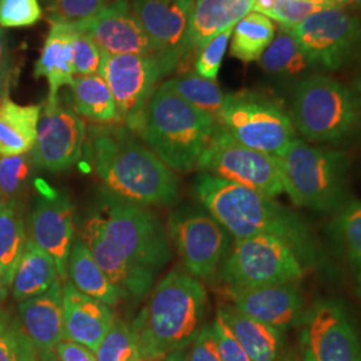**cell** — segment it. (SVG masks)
Here are the masks:
<instances>
[{
    "label": "cell",
    "instance_id": "cell-1",
    "mask_svg": "<svg viewBox=\"0 0 361 361\" xmlns=\"http://www.w3.org/2000/svg\"><path fill=\"white\" fill-rule=\"evenodd\" d=\"M80 238L126 296H146L171 258L168 233L154 213L107 190L85 219Z\"/></svg>",
    "mask_w": 361,
    "mask_h": 361
},
{
    "label": "cell",
    "instance_id": "cell-2",
    "mask_svg": "<svg viewBox=\"0 0 361 361\" xmlns=\"http://www.w3.org/2000/svg\"><path fill=\"white\" fill-rule=\"evenodd\" d=\"M193 189L201 205L233 240L274 235L292 246L307 267L316 261L317 244L310 225L273 197L202 171Z\"/></svg>",
    "mask_w": 361,
    "mask_h": 361
},
{
    "label": "cell",
    "instance_id": "cell-3",
    "mask_svg": "<svg viewBox=\"0 0 361 361\" xmlns=\"http://www.w3.org/2000/svg\"><path fill=\"white\" fill-rule=\"evenodd\" d=\"M91 165L107 192L141 207H170L180 200V180L126 126L94 128Z\"/></svg>",
    "mask_w": 361,
    "mask_h": 361
},
{
    "label": "cell",
    "instance_id": "cell-4",
    "mask_svg": "<svg viewBox=\"0 0 361 361\" xmlns=\"http://www.w3.org/2000/svg\"><path fill=\"white\" fill-rule=\"evenodd\" d=\"M207 292L201 280L174 269L155 285L131 326L143 361H161L186 349L204 326Z\"/></svg>",
    "mask_w": 361,
    "mask_h": 361
},
{
    "label": "cell",
    "instance_id": "cell-5",
    "mask_svg": "<svg viewBox=\"0 0 361 361\" xmlns=\"http://www.w3.org/2000/svg\"><path fill=\"white\" fill-rule=\"evenodd\" d=\"M219 122L183 101L162 83L155 89L135 129L143 143L173 171L197 169Z\"/></svg>",
    "mask_w": 361,
    "mask_h": 361
},
{
    "label": "cell",
    "instance_id": "cell-6",
    "mask_svg": "<svg viewBox=\"0 0 361 361\" xmlns=\"http://www.w3.org/2000/svg\"><path fill=\"white\" fill-rule=\"evenodd\" d=\"M284 192L298 207L338 213L350 202L349 157L296 138L277 157Z\"/></svg>",
    "mask_w": 361,
    "mask_h": 361
},
{
    "label": "cell",
    "instance_id": "cell-7",
    "mask_svg": "<svg viewBox=\"0 0 361 361\" xmlns=\"http://www.w3.org/2000/svg\"><path fill=\"white\" fill-rule=\"evenodd\" d=\"M289 116L310 142H340L361 128V95L335 78L310 74L297 80Z\"/></svg>",
    "mask_w": 361,
    "mask_h": 361
},
{
    "label": "cell",
    "instance_id": "cell-8",
    "mask_svg": "<svg viewBox=\"0 0 361 361\" xmlns=\"http://www.w3.org/2000/svg\"><path fill=\"white\" fill-rule=\"evenodd\" d=\"M217 122L237 142L276 157L283 154L297 138L296 129L283 104L258 91L225 95Z\"/></svg>",
    "mask_w": 361,
    "mask_h": 361
},
{
    "label": "cell",
    "instance_id": "cell-9",
    "mask_svg": "<svg viewBox=\"0 0 361 361\" xmlns=\"http://www.w3.org/2000/svg\"><path fill=\"white\" fill-rule=\"evenodd\" d=\"M307 265L296 250L274 235L234 240L219 276L228 288L298 283Z\"/></svg>",
    "mask_w": 361,
    "mask_h": 361
},
{
    "label": "cell",
    "instance_id": "cell-10",
    "mask_svg": "<svg viewBox=\"0 0 361 361\" xmlns=\"http://www.w3.org/2000/svg\"><path fill=\"white\" fill-rule=\"evenodd\" d=\"M178 59L170 55H107L101 77L116 101L118 119L128 129H135L158 82L176 71Z\"/></svg>",
    "mask_w": 361,
    "mask_h": 361
},
{
    "label": "cell",
    "instance_id": "cell-11",
    "mask_svg": "<svg viewBox=\"0 0 361 361\" xmlns=\"http://www.w3.org/2000/svg\"><path fill=\"white\" fill-rule=\"evenodd\" d=\"M197 169L273 198L284 193L277 157L237 142L219 125L201 155Z\"/></svg>",
    "mask_w": 361,
    "mask_h": 361
},
{
    "label": "cell",
    "instance_id": "cell-12",
    "mask_svg": "<svg viewBox=\"0 0 361 361\" xmlns=\"http://www.w3.org/2000/svg\"><path fill=\"white\" fill-rule=\"evenodd\" d=\"M169 232L185 271L201 281L212 280L219 273L233 245L232 235L202 210L174 213Z\"/></svg>",
    "mask_w": 361,
    "mask_h": 361
},
{
    "label": "cell",
    "instance_id": "cell-13",
    "mask_svg": "<svg viewBox=\"0 0 361 361\" xmlns=\"http://www.w3.org/2000/svg\"><path fill=\"white\" fill-rule=\"evenodd\" d=\"M314 68L335 71L361 46V19L341 8L325 7L290 28Z\"/></svg>",
    "mask_w": 361,
    "mask_h": 361
},
{
    "label": "cell",
    "instance_id": "cell-14",
    "mask_svg": "<svg viewBox=\"0 0 361 361\" xmlns=\"http://www.w3.org/2000/svg\"><path fill=\"white\" fill-rule=\"evenodd\" d=\"M300 325L302 361H361L360 337L340 302H314Z\"/></svg>",
    "mask_w": 361,
    "mask_h": 361
},
{
    "label": "cell",
    "instance_id": "cell-15",
    "mask_svg": "<svg viewBox=\"0 0 361 361\" xmlns=\"http://www.w3.org/2000/svg\"><path fill=\"white\" fill-rule=\"evenodd\" d=\"M86 142L85 121L56 101L42 106L37 141L30 152L37 168L65 171L80 159Z\"/></svg>",
    "mask_w": 361,
    "mask_h": 361
},
{
    "label": "cell",
    "instance_id": "cell-16",
    "mask_svg": "<svg viewBox=\"0 0 361 361\" xmlns=\"http://www.w3.org/2000/svg\"><path fill=\"white\" fill-rule=\"evenodd\" d=\"M74 207L61 193L40 195L28 221V240L35 243L55 261L59 279L67 281L68 256L75 237Z\"/></svg>",
    "mask_w": 361,
    "mask_h": 361
},
{
    "label": "cell",
    "instance_id": "cell-17",
    "mask_svg": "<svg viewBox=\"0 0 361 361\" xmlns=\"http://www.w3.org/2000/svg\"><path fill=\"white\" fill-rule=\"evenodd\" d=\"M233 307L283 334L301 324L305 300L298 283L267 285L258 288H228Z\"/></svg>",
    "mask_w": 361,
    "mask_h": 361
},
{
    "label": "cell",
    "instance_id": "cell-18",
    "mask_svg": "<svg viewBox=\"0 0 361 361\" xmlns=\"http://www.w3.org/2000/svg\"><path fill=\"white\" fill-rule=\"evenodd\" d=\"M107 55H157L154 43L131 11L128 0L109 3L89 22L79 25Z\"/></svg>",
    "mask_w": 361,
    "mask_h": 361
},
{
    "label": "cell",
    "instance_id": "cell-19",
    "mask_svg": "<svg viewBox=\"0 0 361 361\" xmlns=\"http://www.w3.org/2000/svg\"><path fill=\"white\" fill-rule=\"evenodd\" d=\"M193 7L194 0H133L131 11L158 52L174 56L180 63V49Z\"/></svg>",
    "mask_w": 361,
    "mask_h": 361
},
{
    "label": "cell",
    "instance_id": "cell-20",
    "mask_svg": "<svg viewBox=\"0 0 361 361\" xmlns=\"http://www.w3.org/2000/svg\"><path fill=\"white\" fill-rule=\"evenodd\" d=\"M255 0H197L189 26L180 49V63L183 68L190 59H195L210 40L226 28L234 27L250 13Z\"/></svg>",
    "mask_w": 361,
    "mask_h": 361
},
{
    "label": "cell",
    "instance_id": "cell-21",
    "mask_svg": "<svg viewBox=\"0 0 361 361\" xmlns=\"http://www.w3.org/2000/svg\"><path fill=\"white\" fill-rule=\"evenodd\" d=\"M63 340L85 345L94 353L116 320L110 307L63 284Z\"/></svg>",
    "mask_w": 361,
    "mask_h": 361
},
{
    "label": "cell",
    "instance_id": "cell-22",
    "mask_svg": "<svg viewBox=\"0 0 361 361\" xmlns=\"http://www.w3.org/2000/svg\"><path fill=\"white\" fill-rule=\"evenodd\" d=\"M63 281L58 279L49 290L18 304V316L38 352L54 350L63 340Z\"/></svg>",
    "mask_w": 361,
    "mask_h": 361
},
{
    "label": "cell",
    "instance_id": "cell-23",
    "mask_svg": "<svg viewBox=\"0 0 361 361\" xmlns=\"http://www.w3.org/2000/svg\"><path fill=\"white\" fill-rule=\"evenodd\" d=\"M77 32L78 25L51 23L34 66V77L46 78L49 82L50 91L47 101L59 99L58 94L61 87L70 86L74 79L73 40Z\"/></svg>",
    "mask_w": 361,
    "mask_h": 361
},
{
    "label": "cell",
    "instance_id": "cell-24",
    "mask_svg": "<svg viewBox=\"0 0 361 361\" xmlns=\"http://www.w3.org/2000/svg\"><path fill=\"white\" fill-rule=\"evenodd\" d=\"M252 361H280L283 332L247 316L243 310L224 304L217 310Z\"/></svg>",
    "mask_w": 361,
    "mask_h": 361
},
{
    "label": "cell",
    "instance_id": "cell-25",
    "mask_svg": "<svg viewBox=\"0 0 361 361\" xmlns=\"http://www.w3.org/2000/svg\"><path fill=\"white\" fill-rule=\"evenodd\" d=\"M67 276L68 281L79 292L101 301L110 308L118 305L119 301L126 297L109 280L80 235L74 240L71 246Z\"/></svg>",
    "mask_w": 361,
    "mask_h": 361
},
{
    "label": "cell",
    "instance_id": "cell-26",
    "mask_svg": "<svg viewBox=\"0 0 361 361\" xmlns=\"http://www.w3.org/2000/svg\"><path fill=\"white\" fill-rule=\"evenodd\" d=\"M42 106L19 104L10 99L0 109V158L27 154L32 150Z\"/></svg>",
    "mask_w": 361,
    "mask_h": 361
},
{
    "label": "cell",
    "instance_id": "cell-27",
    "mask_svg": "<svg viewBox=\"0 0 361 361\" xmlns=\"http://www.w3.org/2000/svg\"><path fill=\"white\" fill-rule=\"evenodd\" d=\"M58 279L59 274L51 256L31 240H27L25 252L13 274V300L22 302L39 296L49 290Z\"/></svg>",
    "mask_w": 361,
    "mask_h": 361
},
{
    "label": "cell",
    "instance_id": "cell-28",
    "mask_svg": "<svg viewBox=\"0 0 361 361\" xmlns=\"http://www.w3.org/2000/svg\"><path fill=\"white\" fill-rule=\"evenodd\" d=\"M261 68L271 77L279 79H302L310 75L314 66L298 46L290 28L281 27L276 32L269 47L259 58Z\"/></svg>",
    "mask_w": 361,
    "mask_h": 361
},
{
    "label": "cell",
    "instance_id": "cell-29",
    "mask_svg": "<svg viewBox=\"0 0 361 361\" xmlns=\"http://www.w3.org/2000/svg\"><path fill=\"white\" fill-rule=\"evenodd\" d=\"M73 110L95 123L119 122L116 101L104 77H77L70 83Z\"/></svg>",
    "mask_w": 361,
    "mask_h": 361
},
{
    "label": "cell",
    "instance_id": "cell-30",
    "mask_svg": "<svg viewBox=\"0 0 361 361\" xmlns=\"http://www.w3.org/2000/svg\"><path fill=\"white\" fill-rule=\"evenodd\" d=\"M27 240L26 225L20 207L0 202V277L10 289Z\"/></svg>",
    "mask_w": 361,
    "mask_h": 361
},
{
    "label": "cell",
    "instance_id": "cell-31",
    "mask_svg": "<svg viewBox=\"0 0 361 361\" xmlns=\"http://www.w3.org/2000/svg\"><path fill=\"white\" fill-rule=\"evenodd\" d=\"M277 27L271 18L258 13H249L233 28L231 55L241 62L259 61L276 37Z\"/></svg>",
    "mask_w": 361,
    "mask_h": 361
},
{
    "label": "cell",
    "instance_id": "cell-32",
    "mask_svg": "<svg viewBox=\"0 0 361 361\" xmlns=\"http://www.w3.org/2000/svg\"><path fill=\"white\" fill-rule=\"evenodd\" d=\"M164 85L183 101L205 111L217 121L225 94L219 89L216 80L205 79L188 71L169 79Z\"/></svg>",
    "mask_w": 361,
    "mask_h": 361
},
{
    "label": "cell",
    "instance_id": "cell-33",
    "mask_svg": "<svg viewBox=\"0 0 361 361\" xmlns=\"http://www.w3.org/2000/svg\"><path fill=\"white\" fill-rule=\"evenodd\" d=\"M34 168L30 153L0 158V202L20 207L31 186Z\"/></svg>",
    "mask_w": 361,
    "mask_h": 361
},
{
    "label": "cell",
    "instance_id": "cell-34",
    "mask_svg": "<svg viewBox=\"0 0 361 361\" xmlns=\"http://www.w3.org/2000/svg\"><path fill=\"white\" fill-rule=\"evenodd\" d=\"M38 357L19 316L0 310V361H38Z\"/></svg>",
    "mask_w": 361,
    "mask_h": 361
},
{
    "label": "cell",
    "instance_id": "cell-35",
    "mask_svg": "<svg viewBox=\"0 0 361 361\" xmlns=\"http://www.w3.org/2000/svg\"><path fill=\"white\" fill-rule=\"evenodd\" d=\"M334 231L356 271L361 293V202L350 201L337 213Z\"/></svg>",
    "mask_w": 361,
    "mask_h": 361
},
{
    "label": "cell",
    "instance_id": "cell-36",
    "mask_svg": "<svg viewBox=\"0 0 361 361\" xmlns=\"http://www.w3.org/2000/svg\"><path fill=\"white\" fill-rule=\"evenodd\" d=\"M98 361H137L140 359L131 326L116 319L95 352Z\"/></svg>",
    "mask_w": 361,
    "mask_h": 361
},
{
    "label": "cell",
    "instance_id": "cell-37",
    "mask_svg": "<svg viewBox=\"0 0 361 361\" xmlns=\"http://www.w3.org/2000/svg\"><path fill=\"white\" fill-rule=\"evenodd\" d=\"M50 23L83 25L101 13L110 0H43Z\"/></svg>",
    "mask_w": 361,
    "mask_h": 361
},
{
    "label": "cell",
    "instance_id": "cell-38",
    "mask_svg": "<svg viewBox=\"0 0 361 361\" xmlns=\"http://www.w3.org/2000/svg\"><path fill=\"white\" fill-rule=\"evenodd\" d=\"M106 52L92 40L87 32L80 30L78 25V32L73 40V66L74 75L91 77L101 75Z\"/></svg>",
    "mask_w": 361,
    "mask_h": 361
},
{
    "label": "cell",
    "instance_id": "cell-39",
    "mask_svg": "<svg viewBox=\"0 0 361 361\" xmlns=\"http://www.w3.org/2000/svg\"><path fill=\"white\" fill-rule=\"evenodd\" d=\"M43 18L40 0H0V27L25 28Z\"/></svg>",
    "mask_w": 361,
    "mask_h": 361
},
{
    "label": "cell",
    "instance_id": "cell-40",
    "mask_svg": "<svg viewBox=\"0 0 361 361\" xmlns=\"http://www.w3.org/2000/svg\"><path fill=\"white\" fill-rule=\"evenodd\" d=\"M233 28L234 27L226 28L224 32H221L213 40H210L207 46L197 54L193 62L197 75L210 79V80L217 79L219 67L226 54L229 40L232 37Z\"/></svg>",
    "mask_w": 361,
    "mask_h": 361
},
{
    "label": "cell",
    "instance_id": "cell-41",
    "mask_svg": "<svg viewBox=\"0 0 361 361\" xmlns=\"http://www.w3.org/2000/svg\"><path fill=\"white\" fill-rule=\"evenodd\" d=\"M328 6L312 4L302 0H273L271 10L265 16L276 20L281 27L293 28L302 23L310 15L322 11Z\"/></svg>",
    "mask_w": 361,
    "mask_h": 361
},
{
    "label": "cell",
    "instance_id": "cell-42",
    "mask_svg": "<svg viewBox=\"0 0 361 361\" xmlns=\"http://www.w3.org/2000/svg\"><path fill=\"white\" fill-rule=\"evenodd\" d=\"M185 361H222L212 324H207L185 349Z\"/></svg>",
    "mask_w": 361,
    "mask_h": 361
},
{
    "label": "cell",
    "instance_id": "cell-43",
    "mask_svg": "<svg viewBox=\"0 0 361 361\" xmlns=\"http://www.w3.org/2000/svg\"><path fill=\"white\" fill-rule=\"evenodd\" d=\"M212 326L222 361H252L219 313Z\"/></svg>",
    "mask_w": 361,
    "mask_h": 361
},
{
    "label": "cell",
    "instance_id": "cell-44",
    "mask_svg": "<svg viewBox=\"0 0 361 361\" xmlns=\"http://www.w3.org/2000/svg\"><path fill=\"white\" fill-rule=\"evenodd\" d=\"M54 353L59 361H98L92 350L68 340L59 341L54 348Z\"/></svg>",
    "mask_w": 361,
    "mask_h": 361
},
{
    "label": "cell",
    "instance_id": "cell-45",
    "mask_svg": "<svg viewBox=\"0 0 361 361\" xmlns=\"http://www.w3.org/2000/svg\"><path fill=\"white\" fill-rule=\"evenodd\" d=\"M13 75L11 63L3 67L0 70V109L4 104V101L8 98L10 94V86H11V78Z\"/></svg>",
    "mask_w": 361,
    "mask_h": 361
},
{
    "label": "cell",
    "instance_id": "cell-46",
    "mask_svg": "<svg viewBox=\"0 0 361 361\" xmlns=\"http://www.w3.org/2000/svg\"><path fill=\"white\" fill-rule=\"evenodd\" d=\"M8 63H11V62H10V56H8L7 38H6V34H4L3 28L0 27V70Z\"/></svg>",
    "mask_w": 361,
    "mask_h": 361
},
{
    "label": "cell",
    "instance_id": "cell-47",
    "mask_svg": "<svg viewBox=\"0 0 361 361\" xmlns=\"http://www.w3.org/2000/svg\"><path fill=\"white\" fill-rule=\"evenodd\" d=\"M331 7L336 8H345V7H359L361 6V0H328Z\"/></svg>",
    "mask_w": 361,
    "mask_h": 361
},
{
    "label": "cell",
    "instance_id": "cell-48",
    "mask_svg": "<svg viewBox=\"0 0 361 361\" xmlns=\"http://www.w3.org/2000/svg\"><path fill=\"white\" fill-rule=\"evenodd\" d=\"M38 361H59L56 355L54 353V350H43L39 352Z\"/></svg>",
    "mask_w": 361,
    "mask_h": 361
},
{
    "label": "cell",
    "instance_id": "cell-49",
    "mask_svg": "<svg viewBox=\"0 0 361 361\" xmlns=\"http://www.w3.org/2000/svg\"><path fill=\"white\" fill-rule=\"evenodd\" d=\"M161 361H185V349L173 352L171 355H169L164 360Z\"/></svg>",
    "mask_w": 361,
    "mask_h": 361
},
{
    "label": "cell",
    "instance_id": "cell-50",
    "mask_svg": "<svg viewBox=\"0 0 361 361\" xmlns=\"http://www.w3.org/2000/svg\"><path fill=\"white\" fill-rule=\"evenodd\" d=\"M11 289L7 286V285L4 284V281L1 280V277H0V305L6 301V298L8 296V292H10Z\"/></svg>",
    "mask_w": 361,
    "mask_h": 361
},
{
    "label": "cell",
    "instance_id": "cell-51",
    "mask_svg": "<svg viewBox=\"0 0 361 361\" xmlns=\"http://www.w3.org/2000/svg\"><path fill=\"white\" fill-rule=\"evenodd\" d=\"M352 89L355 91H357V92L361 95V74L359 77L355 79V82H353V87H352Z\"/></svg>",
    "mask_w": 361,
    "mask_h": 361
},
{
    "label": "cell",
    "instance_id": "cell-52",
    "mask_svg": "<svg viewBox=\"0 0 361 361\" xmlns=\"http://www.w3.org/2000/svg\"><path fill=\"white\" fill-rule=\"evenodd\" d=\"M302 1H308V3H312V4H320V6H328V7H331L329 3H328V0H302Z\"/></svg>",
    "mask_w": 361,
    "mask_h": 361
},
{
    "label": "cell",
    "instance_id": "cell-53",
    "mask_svg": "<svg viewBox=\"0 0 361 361\" xmlns=\"http://www.w3.org/2000/svg\"><path fill=\"white\" fill-rule=\"evenodd\" d=\"M280 361H298V359H296V356H283Z\"/></svg>",
    "mask_w": 361,
    "mask_h": 361
},
{
    "label": "cell",
    "instance_id": "cell-54",
    "mask_svg": "<svg viewBox=\"0 0 361 361\" xmlns=\"http://www.w3.org/2000/svg\"><path fill=\"white\" fill-rule=\"evenodd\" d=\"M137 361H143V360H141V359H138V360H137Z\"/></svg>",
    "mask_w": 361,
    "mask_h": 361
}]
</instances>
